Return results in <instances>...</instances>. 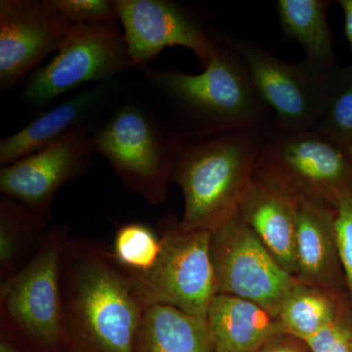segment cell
I'll return each instance as SVG.
<instances>
[{"label":"cell","instance_id":"1","mask_svg":"<svg viewBox=\"0 0 352 352\" xmlns=\"http://www.w3.org/2000/svg\"><path fill=\"white\" fill-rule=\"evenodd\" d=\"M69 352H135L149 302L101 241L69 237L62 259Z\"/></svg>","mask_w":352,"mask_h":352},{"label":"cell","instance_id":"2","mask_svg":"<svg viewBox=\"0 0 352 352\" xmlns=\"http://www.w3.org/2000/svg\"><path fill=\"white\" fill-rule=\"evenodd\" d=\"M214 39L217 47L212 61L197 75L177 69H138L161 102L160 111L179 139L265 129L274 122L237 53Z\"/></svg>","mask_w":352,"mask_h":352},{"label":"cell","instance_id":"3","mask_svg":"<svg viewBox=\"0 0 352 352\" xmlns=\"http://www.w3.org/2000/svg\"><path fill=\"white\" fill-rule=\"evenodd\" d=\"M265 129L180 139L170 182L182 188L184 198L180 219L184 230L214 232L237 214L256 171Z\"/></svg>","mask_w":352,"mask_h":352},{"label":"cell","instance_id":"4","mask_svg":"<svg viewBox=\"0 0 352 352\" xmlns=\"http://www.w3.org/2000/svg\"><path fill=\"white\" fill-rule=\"evenodd\" d=\"M91 132L95 154L108 160L126 188L151 205L166 200L180 139L161 111L122 94Z\"/></svg>","mask_w":352,"mask_h":352},{"label":"cell","instance_id":"5","mask_svg":"<svg viewBox=\"0 0 352 352\" xmlns=\"http://www.w3.org/2000/svg\"><path fill=\"white\" fill-rule=\"evenodd\" d=\"M69 237L68 224L50 227L34 258L0 282V324L32 352H69L62 259Z\"/></svg>","mask_w":352,"mask_h":352},{"label":"cell","instance_id":"6","mask_svg":"<svg viewBox=\"0 0 352 352\" xmlns=\"http://www.w3.org/2000/svg\"><path fill=\"white\" fill-rule=\"evenodd\" d=\"M161 250L151 270L131 274L149 305L177 308L185 314L207 318L217 295L207 230L186 231L180 219L170 214L157 223Z\"/></svg>","mask_w":352,"mask_h":352},{"label":"cell","instance_id":"7","mask_svg":"<svg viewBox=\"0 0 352 352\" xmlns=\"http://www.w3.org/2000/svg\"><path fill=\"white\" fill-rule=\"evenodd\" d=\"M256 168L333 208L352 194L351 153L315 129L266 127Z\"/></svg>","mask_w":352,"mask_h":352},{"label":"cell","instance_id":"8","mask_svg":"<svg viewBox=\"0 0 352 352\" xmlns=\"http://www.w3.org/2000/svg\"><path fill=\"white\" fill-rule=\"evenodd\" d=\"M131 68L120 23L74 25L50 63L28 78L22 98L43 107L85 83L113 82Z\"/></svg>","mask_w":352,"mask_h":352},{"label":"cell","instance_id":"9","mask_svg":"<svg viewBox=\"0 0 352 352\" xmlns=\"http://www.w3.org/2000/svg\"><path fill=\"white\" fill-rule=\"evenodd\" d=\"M242 60L261 102L282 129H316L326 103L325 76L273 56L249 39L210 31Z\"/></svg>","mask_w":352,"mask_h":352},{"label":"cell","instance_id":"10","mask_svg":"<svg viewBox=\"0 0 352 352\" xmlns=\"http://www.w3.org/2000/svg\"><path fill=\"white\" fill-rule=\"evenodd\" d=\"M210 252L217 294L251 300L275 318L289 292L300 283L238 212L212 233Z\"/></svg>","mask_w":352,"mask_h":352},{"label":"cell","instance_id":"11","mask_svg":"<svg viewBox=\"0 0 352 352\" xmlns=\"http://www.w3.org/2000/svg\"><path fill=\"white\" fill-rule=\"evenodd\" d=\"M132 67L149 66L164 48L182 46L201 68L212 61L217 43L200 14L171 0H115Z\"/></svg>","mask_w":352,"mask_h":352},{"label":"cell","instance_id":"12","mask_svg":"<svg viewBox=\"0 0 352 352\" xmlns=\"http://www.w3.org/2000/svg\"><path fill=\"white\" fill-rule=\"evenodd\" d=\"M94 154L91 127H78L34 154L1 166L0 193L50 220L57 192L82 179Z\"/></svg>","mask_w":352,"mask_h":352},{"label":"cell","instance_id":"13","mask_svg":"<svg viewBox=\"0 0 352 352\" xmlns=\"http://www.w3.org/2000/svg\"><path fill=\"white\" fill-rule=\"evenodd\" d=\"M73 25L51 0H1V89L15 87L51 53H57Z\"/></svg>","mask_w":352,"mask_h":352},{"label":"cell","instance_id":"14","mask_svg":"<svg viewBox=\"0 0 352 352\" xmlns=\"http://www.w3.org/2000/svg\"><path fill=\"white\" fill-rule=\"evenodd\" d=\"M122 94L117 80L80 90L19 131L0 141V164L8 166L34 154L82 126L94 127Z\"/></svg>","mask_w":352,"mask_h":352},{"label":"cell","instance_id":"15","mask_svg":"<svg viewBox=\"0 0 352 352\" xmlns=\"http://www.w3.org/2000/svg\"><path fill=\"white\" fill-rule=\"evenodd\" d=\"M238 214L278 263L296 278L295 191L282 180L256 168Z\"/></svg>","mask_w":352,"mask_h":352},{"label":"cell","instance_id":"16","mask_svg":"<svg viewBox=\"0 0 352 352\" xmlns=\"http://www.w3.org/2000/svg\"><path fill=\"white\" fill-rule=\"evenodd\" d=\"M294 191L296 204V279L300 283L331 291L340 266L336 239V208Z\"/></svg>","mask_w":352,"mask_h":352},{"label":"cell","instance_id":"17","mask_svg":"<svg viewBox=\"0 0 352 352\" xmlns=\"http://www.w3.org/2000/svg\"><path fill=\"white\" fill-rule=\"evenodd\" d=\"M206 320L212 352H256L283 333L277 319L263 307L226 294L214 296Z\"/></svg>","mask_w":352,"mask_h":352},{"label":"cell","instance_id":"18","mask_svg":"<svg viewBox=\"0 0 352 352\" xmlns=\"http://www.w3.org/2000/svg\"><path fill=\"white\" fill-rule=\"evenodd\" d=\"M329 0H278L280 25L287 38L302 45L305 67L324 76L338 66L328 11Z\"/></svg>","mask_w":352,"mask_h":352},{"label":"cell","instance_id":"19","mask_svg":"<svg viewBox=\"0 0 352 352\" xmlns=\"http://www.w3.org/2000/svg\"><path fill=\"white\" fill-rule=\"evenodd\" d=\"M135 352H212L207 320L168 305H149Z\"/></svg>","mask_w":352,"mask_h":352},{"label":"cell","instance_id":"20","mask_svg":"<svg viewBox=\"0 0 352 352\" xmlns=\"http://www.w3.org/2000/svg\"><path fill=\"white\" fill-rule=\"evenodd\" d=\"M50 220L14 199H0V282L13 276L38 252Z\"/></svg>","mask_w":352,"mask_h":352},{"label":"cell","instance_id":"21","mask_svg":"<svg viewBox=\"0 0 352 352\" xmlns=\"http://www.w3.org/2000/svg\"><path fill=\"white\" fill-rule=\"evenodd\" d=\"M340 318L331 291L298 283L284 298L276 319L282 332L307 342Z\"/></svg>","mask_w":352,"mask_h":352},{"label":"cell","instance_id":"22","mask_svg":"<svg viewBox=\"0 0 352 352\" xmlns=\"http://www.w3.org/2000/svg\"><path fill=\"white\" fill-rule=\"evenodd\" d=\"M326 103L316 131L352 154V64L325 76Z\"/></svg>","mask_w":352,"mask_h":352},{"label":"cell","instance_id":"23","mask_svg":"<svg viewBox=\"0 0 352 352\" xmlns=\"http://www.w3.org/2000/svg\"><path fill=\"white\" fill-rule=\"evenodd\" d=\"M113 256L132 274L151 270L161 250L159 234L140 222L120 226L113 239Z\"/></svg>","mask_w":352,"mask_h":352},{"label":"cell","instance_id":"24","mask_svg":"<svg viewBox=\"0 0 352 352\" xmlns=\"http://www.w3.org/2000/svg\"><path fill=\"white\" fill-rule=\"evenodd\" d=\"M73 25L120 23L115 0H51Z\"/></svg>","mask_w":352,"mask_h":352},{"label":"cell","instance_id":"25","mask_svg":"<svg viewBox=\"0 0 352 352\" xmlns=\"http://www.w3.org/2000/svg\"><path fill=\"white\" fill-rule=\"evenodd\" d=\"M335 208L338 254L346 277L352 308V194L340 196Z\"/></svg>","mask_w":352,"mask_h":352},{"label":"cell","instance_id":"26","mask_svg":"<svg viewBox=\"0 0 352 352\" xmlns=\"http://www.w3.org/2000/svg\"><path fill=\"white\" fill-rule=\"evenodd\" d=\"M305 342L311 352H352V327L340 318Z\"/></svg>","mask_w":352,"mask_h":352},{"label":"cell","instance_id":"27","mask_svg":"<svg viewBox=\"0 0 352 352\" xmlns=\"http://www.w3.org/2000/svg\"><path fill=\"white\" fill-rule=\"evenodd\" d=\"M256 352H311L305 340L287 333H279L268 340Z\"/></svg>","mask_w":352,"mask_h":352},{"label":"cell","instance_id":"28","mask_svg":"<svg viewBox=\"0 0 352 352\" xmlns=\"http://www.w3.org/2000/svg\"><path fill=\"white\" fill-rule=\"evenodd\" d=\"M0 352H32L8 328L0 324Z\"/></svg>","mask_w":352,"mask_h":352},{"label":"cell","instance_id":"29","mask_svg":"<svg viewBox=\"0 0 352 352\" xmlns=\"http://www.w3.org/2000/svg\"><path fill=\"white\" fill-rule=\"evenodd\" d=\"M344 16V34L352 53V0H338Z\"/></svg>","mask_w":352,"mask_h":352}]
</instances>
